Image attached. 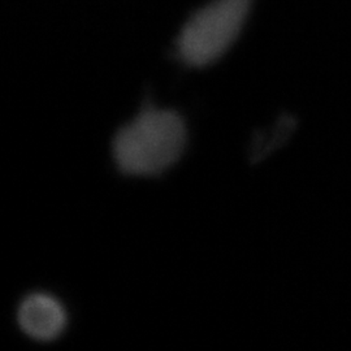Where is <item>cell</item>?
Segmentation results:
<instances>
[{"label": "cell", "mask_w": 351, "mask_h": 351, "mask_svg": "<svg viewBox=\"0 0 351 351\" xmlns=\"http://www.w3.org/2000/svg\"><path fill=\"white\" fill-rule=\"evenodd\" d=\"M186 145V128L175 111L147 107L123 126L113 141L117 167L132 176L163 173Z\"/></svg>", "instance_id": "obj_1"}, {"label": "cell", "mask_w": 351, "mask_h": 351, "mask_svg": "<svg viewBox=\"0 0 351 351\" xmlns=\"http://www.w3.org/2000/svg\"><path fill=\"white\" fill-rule=\"evenodd\" d=\"M255 0H210L189 16L176 39L178 59L203 68L221 59L239 40Z\"/></svg>", "instance_id": "obj_2"}, {"label": "cell", "mask_w": 351, "mask_h": 351, "mask_svg": "<svg viewBox=\"0 0 351 351\" xmlns=\"http://www.w3.org/2000/svg\"><path fill=\"white\" fill-rule=\"evenodd\" d=\"M19 324L26 335L37 341L58 339L66 326L63 304L45 293L25 298L19 308Z\"/></svg>", "instance_id": "obj_3"}]
</instances>
